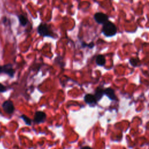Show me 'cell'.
<instances>
[{
	"label": "cell",
	"mask_w": 149,
	"mask_h": 149,
	"mask_svg": "<svg viewBox=\"0 0 149 149\" xmlns=\"http://www.w3.org/2000/svg\"><path fill=\"white\" fill-rule=\"evenodd\" d=\"M2 73V66H0V73Z\"/></svg>",
	"instance_id": "obj_17"
},
{
	"label": "cell",
	"mask_w": 149,
	"mask_h": 149,
	"mask_svg": "<svg viewBox=\"0 0 149 149\" xmlns=\"http://www.w3.org/2000/svg\"><path fill=\"white\" fill-rule=\"evenodd\" d=\"M37 31L42 37H52L51 32L47 24L41 23L37 27Z\"/></svg>",
	"instance_id": "obj_2"
},
{
	"label": "cell",
	"mask_w": 149,
	"mask_h": 149,
	"mask_svg": "<svg viewBox=\"0 0 149 149\" xmlns=\"http://www.w3.org/2000/svg\"><path fill=\"white\" fill-rule=\"evenodd\" d=\"M104 94L107 96L108 98L112 101H115L116 100V96L115 94L114 90L110 87L107 88L104 90Z\"/></svg>",
	"instance_id": "obj_8"
},
{
	"label": "cell",
	"mask_w": 149,
	"mask_h": 149,
	"mask_svg": "<svg viewBox=\"0 0 149 149\" xmlns=\"http://www.w3.org/2000/svg\"><path fill=\"white\" fill-rule=\"evenodd\" d=\"M19 21L20 23V24L22 26H26L28 23L27 19L23 15H20L18 16Z\"/></svg>",
	"instance_id": "obj_11"
},
{
	"label": "cell",
	"mask_w": 149,
	"mask_h": 149,
	"mask_svg": "<svg viewBox=\"0 0 149 149\" xmlns=\"http://www.w3.org/2000/svg\"><path fill=\"white\" fill-rule=\"evenodd\" d=\"M84 100L86 104L90 105L91 107H94L97 104V101L95 98L94 95L90 94L85 95V96L84 97Z\"/></svg>",
	"instance_id": "obj_7"
},
{
	"label": "cell",
	"mask_w": 149,
	"mask_h": 149,
	"mask_svg": "<svg viewBox=\"0 0 149 149\" xmlns=\"http://www.w3.org/2000/svg\"><path fill=\"white\" fill-rule=\"evenodd\" d=\"M95 62L98 66H104V65L105 64V62H106L105 56L103 55H97L96 57V59H95Z\"/></svg>",
	"instance_id": "obj_10"
},
{
	"label": "cell",
	"mask_w": 149,
	"mask_h": 149,
	"mask_svg": "<svg viewBox=\"0 0 149 149\" xmlns=\"http://www.w3.org/2000/svg\"><path fill=\"white\" fill-rule=\"evenodd\" d=\"M129 62L132 66H136L138 65V63L139 62V61L138 59H136V58H131L129 60Z\"/></svg>",
	"instance_id": "obj_14"
},
{
	"label": "cell",
	"mask_w": 149,
	"mask_h": 149,
	"mask_svg": "<svg viewBox=\"0 0 149 149\" xmlns=\"http://www.w3.org/2000/svg\"><path fill=\"white\" fill-rule=\"evenodd\" d=\"M80 149H93V148H91L90 147H88V146H85V147H81Z\"/></svg>",
	"instance_id": "obj_16"
},
{
	"label": "cell",
	"mask_w": 149,
	"mask_h": 149,
	"mask_svg": "<svg viewBox=\"0 0 149 149\" xmlns=\"http://www.w3.org/2000/svg\"><path fill=\"white\" fill-rule=\"evenodd\" d=\"M2 107L3 111L8 114L12 113L15 110L13 104L10 100H6L4 101L2 105Z\"/></svg>",
	"instance_id": "obj_4"
},
{
	"label": "cell",
	"mask_w": 149,
	"mask_h": 149,
	"mask_svg": "<svg viewBox=\"0 0 149 149\" xmlns=\"http://www.w3.org/2000/svg\"><path fill=\"white\" fill-rule=\"evenodd\" d=\"M94 42H93V41L90 42L89 44H86V43H85L84 42H83L81 43V47H84V48L87 47L88 48L91 49V48H93L94 47Z\"/></svg>",
	"instance_id": "obj_13"
},
{
	"label": "cell",
	"mask_w": 149,
	"mask_h": 149,
	"mask_svg": "<svg viewBox=\"0 0 149 149\" xmlns=\"http://www.w3.org/2000/svg\"><path fill=\"white\" fill-rule=\"evenodd\" d=\"M20 118L24 121V122H25V123H26V125H31V119H30L29 118H28L27 116H26V115H21Z\"/></svg>",
	"instance_id": "obj_12"
},
{
	"label": "cell",
	"mask_w": 149,
	"mask_h": 149,
	"mask_svg": "<svg viewBox=\"0 0 149 149\" xmlns=\"http://www.w3.org/2000/svg\"><path fill=\"white\" fill-rule=\"evenodd\" d=\"M6 90H7L6 87L4 85L0 83V93H4Z\"/></svg>",
	"instance_id": "obj_15"
},
{
	"label": "cell",
	"mask_w": 149,
	"mask_h": 149,
	"mask_svg": "<svg viewBox=\"0 0 149 149\" xmlns=\"http://www.w3.org/2000/svg\"><path fill=\"white\" fill-rule=\"evenodd\" d=\"M95 21L100 24H104L105 22L108 21V16L102 12H97L94 15Z\"/></svg>",
	"instance_id": "obj_3"
},
{
	"label": "cell",
	"mask_w": 149,
	"mask_h": 149,
	"mask_svg": "<svg viewBox=\"0 0 149 149\" xmlns=\"http://www.w3.org/2000/svg\"><path fill=\"white\" fill-rule=\"evenodd\" d=\"M46 119V114L42 111H37L34 117V122L36 123H41L44 122Z\"/></svg>",
	"instance_id": "obj_5"
},
{
	"label": "cell",
	"mask_w": 149,
	"mask_h": 149,
	"mask_svg": "<svg viewBox=\"0 0 149 149\" xmlns=\"http://www.w3.org/2000/svg\"><path fill=\"white\" fill-rule=\"evenodd\" d=\"M104 89L101 88L100 87H98L96 88L95 91V94L94 95L95 98L96 99L97 101H98L101 100L102 98V96L104 95Z\"/></svg>",
	"instance_id": "obj_9"
},
{
	"label": "cell",
	"mask_w": 149,
	"mask_h": 149,
	"mask_svg": "<svg viewBox=\"0 0 149 149\" xmlns=\"http://www.w3.org/2000/svg\"><path fill=\"white\" fill-rule=\"evenodd\" d=\"M102 33L103 34L107 37L114 36L117 32V28L114 23L110 21H107L104 24H102Z\"/></svg>",
	"instance_id": "obj_1"
},
{
	"label": "cell",
	"mask_w": 149,
	"mask_h": 149,
	"mask_svg": "<svg viewBox=\"0 0 149 149\" xmlns=\"http://www.w3.org/2000/svg\"><path fill=\"white\" fill-rule=\"evenodd\" d=\"M2 73L7 74L10 77H13L15 71L13 69L12 64H6L2 66Z\"/></svg>",
	"instance_id": "obj_6"
}]
</instances>
